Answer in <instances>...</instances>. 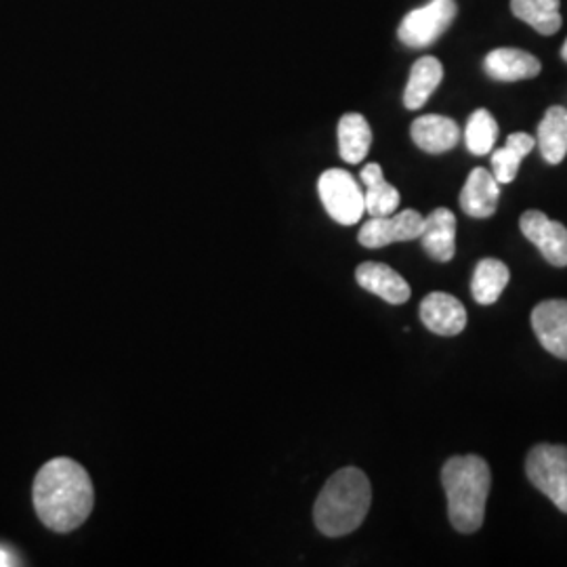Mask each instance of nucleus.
I'll list each match as a JSON object with an SVG mask.
<instances>
[{"mask_svg":"<svg viewBox=\"0 0 567 567\" xmlns=\"http://www.w3.org/2000/svg\"><path fill=\"white\" fill-rule=\"evenodd\" d=\"M32 501L37 515L53 532L81 527L95 505V492L89 473L72 458H53L34 480Z\"/></svg>","mask_w":567,"mask_h":567,"instance_id":"obj_1","label":"nucleus"},{"mask_svg":"<svg viewBox=\"0 0 567 567\" xmlns=\"http://www.w3.org/2000/svg\"><path fill=\"white\" fill-rule=\"evenodd\" d=\"M446 489L447 517L461 534H473L484 526L492 473L482 456H452L442 468Z\"/></svg>","mask_w":567,"mask_h":567,"instance_id":"obj_2","label":"nucleus"},{"mask_svg":"<svg viewBox=\"0 0 567 567\" xmlns=\"http://www.w3.org/2000/svg\"><path fill=\"white\" fill-rule=\"evenodd\" d=\"M370 503L372 487L364 471L347 466L326 482L313 507V522L324 536H347L362 526Z\"/></svg>","mask_w":567,"mask_h":567,"instance_id":"obj_3","label":"nucleus"},{"mask_svg":"<svg viewBox=\"0 0 567 567\" xmlns=\"http://www.w3.org/2000/svg\"><path fill=\"white\" fill-rule=\"evenodd\" d=\"M527 480L548 501L567 513V446L540 444L529 450L526 461Z\"/></svg>","mask_w":567,"mask_h":567,"instance_id":"obj_4","label":"nucleus"},{"mask_svg":"<svg viewBox=\"0 0 567 567\" xmlns=\"http://www.w3.org/2000/svg\"><path fill=\"white\" fill-rule=\"evenodd\" d=\"M318 194L324 204L326 213L341 225H355L362 221L365 213L364 192L343 168H328L320 175Z\"/></svg>","mask_w":567,"mask_h":567,"instance_id":"obj_5","label":"nucleus"},{"mask_svg":"<svg viewBox=\"0 0 567 567\" xmlns=\"http://www.w3.org/2000/svg\"><path fill=\"white\" fill-rule=\"evenodd\" d=\"M456 13V0H431L405 16L398 28V39L410 49H425L446 32Z\"/></svg>","mask_w":567,"mask_h":567,"instance_id":"obj_6","label":"nucleus"},{"mask_svg":"<svg viewBox=\"0 0 567 567\" xmlns=\"http://www.w3.org/2000/svg\"><path fill=\"white\" fill-rule=\"evenodd\" d=\"M425 217L416 210H402L389 217H372L360 229V244L365 248H383L393 243L419 240Z\"/></svg>","mask_w":567,"mask_h":567,"instance_id":"obj_7","label":"nucleus"},{"mask_svg":"<svg viewBox=\"0 0 567 567\" xmlns=\"http://www.w3.org/2000/svg\"><path fill=\"white\" fill-rule=\"evenodd\" d=\"M522 234L553 267H567L566 225L548 219L540 210H527L519 219Z\"/></svg>","mask_w":567,"mask_h":567,"instance_id":"obj_8","label":"nucleus"},{"mask_svg":"<svg viewBox=\"0 0 567 567\" xmlns=\"http://www.w3.org/2000/svg\"><path fill=\"white\" fill-rule=\"evenodd\" d=\"M532 330L550 355L567 360V301H543L532 311Z\"/></svg>","mask_w":567,"mask_h":567,"instance_id":"obj_9","label":"nucleus"},{"mask_svg":"<svg viewBox=\"0 0 567 567\" xmlns=\"http://www.w3.org/2000/svg\"><path fill=\"white\" fill-rule=\"evenodd\" d=\"M421 320L440 337H456L465 330V305L447 292H431L421 303Z\"/></svg>","mask_w":567,"mask_h":567,"instance_id":"obj_10","label":"nucleus"},{"mask_svg":"<svg viewBox=\"0 0 567 567\" xmlns=\"http://www.w3.org/2000/svg\"><path fill=\"white\" fill-rule=\"evenodd\" d=\"M426 255L433 261L447 264L456 255V217L450 208H435L425 217L423 231L419 236Z\"/></svg>","mask_w":567,"mask_h":567,"instance_id":"obj_11","label":"nucleus"},{"mask_svg":"<svg viewBox=\"0 0 567 567\" xmlns=\"http://www.w3.org/2000/svg\"><path fill=\"white\" fill-rule=\"evenodd\" d=\"M501 183L486 168H473L461 192V208L473 219H487L496 213Z\"/></svg>","mask_w":567,"mask_h":567,"instance_id":"obj_12","label":"nucleus"},{"mask_svg":"<svg viewBox=\"0 0 567 567\" xmlns=\"http://www.w3.org/2000/svg\"><path fill=\"white\" fill-rule=\"evenodd\" d=\"M355 280L370 295L381 297L389 305H404L412 290L404 278L385 264L368 261L355 269Z\"/></svg>","mask_w":567,"mask_h":567,"instance_id":"obj_13","label":"nucleus"},{"mask_svg":"<svg viewBox=\"0 0 567 567\" xmlns=\"http://www.w3.org/2000/svg\"><path fill=\"white\" fill-rule=\"evenodd\" d=\"M484 70L494 81L517 82L538 76L543 65L522 49H494L484 60Z\"/></svg>","mask_w":567,"mask_h":567,"instance_id":"obj_14","label":"nucleus"},{"mask_svg":"<svg viewBox=\"0 0 567 567\" xmlns=\"http://www.w3.org/2000/svg\"><path fill=\"white\" fill-rule=\"evenodd\" d=\"M410 133H412V142L416 143L426 154H444L461 142L458 124L452 118L437 116V114L416 118L412 122Z\"/></svg>","mask_w":567,"mask_h":567,"instance_id":"obj_15","label":"nucleus"},{"mask_svg":"<svg viewBox=\"0 0 567 567\" xmlns=\"http://www.w3.org/2000/svg\"><path fill=\"white\" fill-rule=\"evenodd\" d=\"M444 79V65L437 58H421L412 65L405 84L404 105L408 110H421L429 97L437 91Z\"/></svg>","mask_w":567,"mask_h":567,"instance_id":"obj_16","label":"nucleus"},{"mask_svg":"<svg viewBox=\"0 0 567 567\" xmlns=\"http://www.w3.org/2000/svg\"><path fill=\"white\" fill-rule=\"evenodd\" d=\"M362 183L365 185V213L370 217H389L400 206V192L386 183L383 168L377 163L365 164L362 168Z\"/></svg>","mask_w":567,"mask_h":567,"instance_id":"obj_17","label":"nucleus"},{"mask_svg":"<svg viewBox=\"0 0 567 567\" xmlns=\"http://www.w3.org/2000/svg\"><path fill=\"white\" fill-rule=\"evenodd\" d=\"M538 147L548 164H559L567 154V110L561 105L548 107L538 124Z\"/></svg>","mask_w":567,"mask_h":567,"instance_id":"obj_18","label":"nucleus"},{"mask_svg":"<svg viewBox=\"0 0 567 567\" xmlns=\"http://www.w3.org/2000/svg\"><path fill=\"white\" fill-rule=\"evenodd\" d=\"M511 280L507 265L498 259H482L471 280V295L480 305H494Z\"/></svg>","mask_w":567,"mask_h":567,"instance_id":"obj_19","label":"nucleus"},{"mask_svg":"<svg viewBox=\"0 0 567 567\" xmlns=\"http://www.w3.org/2000/svg\"><path fill=\"white\" fill-rule=\"evenodd\" d=\"M561 0H511V11L515 18L526 21L538 34L550 37L561 28Z\"/></svg>","mask_w":567,"mask_h":567,"instance_id":"obj_20","label":"nucleus"},{"mask_svg":"<svg viewBox=\"0 0 567 567\" xmlns=\"http://www.w3.org/2000/svg\"><path fill=\"white\" fill-rule=\"evenodd\" d=\"M372 145V131L362 114H344L339 122V152L344 163L360 164Z\"/></svg>","mask_w":567,"mask_h":567,"instance_id":"obj_21","label":"nucleus"},{"mask_svg":"<svg viewBox=\"0 0 567 567\" xmlns=\"http://www.w3.org/2000/svg\"><path fill=\"white\" fill-rule=\"evenodd\" d=\"M534 145H536V140L527 133L508 135L505 147H501L492 154V168H494L492 175L496 177V182L501 185L513 182L519 173L522 161L534 150Z\"/></svg>","mask_w":567,"mask_h":567,"instance_id":"obj_22","label":"nucleus"},{"mask_svg":"<svg viewBox=\"0 0 567 567\" xmlns=\"http://www.w3.org/2000/svg\"><path fill=\"white\" fill-rule=\"evenodd\" d=\"M498 137V124L487 110H475L465 128V142L473 156H486L494 150Z\"/></svg>","mask_w":567,"mask_h":567,"instance_id":"obj_23","label":"nucleus"},{"mask_svg":"<svg viewBox=\"0 0 567 567\" xmlns=\"http://www.w3.org/2000/svg\"><path fill=\"white\" fill-rule=\"evenodd\" d=\"M4 566H13V561H11V557H9V553H4V550H0V567Z\"/></svg>","mask_w":567,"mask_h":567,"instance_id":"obj_24","label":"nucleus"},{"mask_svg":"<svg viewBox=\"0 0 567 567\" xmlns=\"http://www.w3.org/2000/svg\"><path fill=\"white\" fill-rule=\"evenodd\" d=\"M561 58L567 61V41L566 44H564V49H561Z\"/></svg>","mask_w":567,"mask_h":567,"instance_id":"obj_25","label":"nucleus"}]
</instances>
